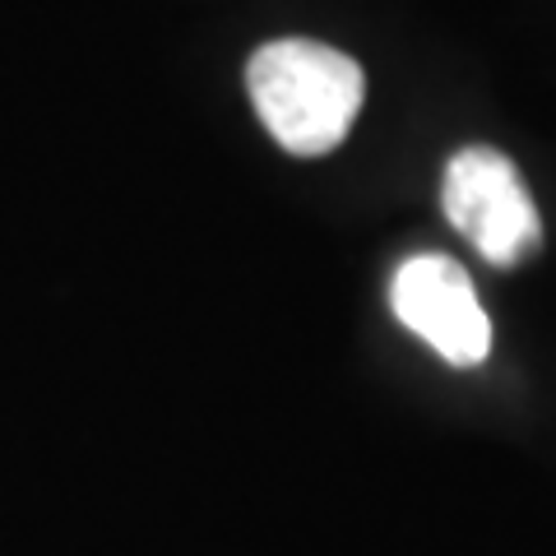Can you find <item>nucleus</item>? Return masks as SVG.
I'll return each mask as SVG.
<instances>
[{
	"label": "nucleus",
	"mask_w": 556,
	"mask_h": 556,
	"mask_svg": "<svg viewBox=\"0 0 556 556\" xmlns=\"http://www.w3.org/2000/svg\"><path fill=\"white\" fill-rule=\"evenodd\" d=\"M390 306L399 325L417 334L450 367H478L492 353V320L450 255H413L390 278Z\"/></svg>",
	"instance_id": "obj_3"
},
{
	"label": "nucleus",
	"mask_w": 556,
	"mask_h": 556,
	"mask_svg": "<svg viewBox=\"0 0 556 556\" xmlns=\"http://www.w3.org/2000/svg\"><path fill=\"white\" fill-rule=\"evenodd\" d=\"M441 204L455 232L473 241L478 255L496 269L525 265L543 241V223L529 190L519 186L515 163L486 144H468L450 159Z\"/></svg>",
	"instance_id": "obj_2"
},
{
	"label": "nucleus",
	"mask_w": 556,
	"mask_h": 556,
	"mask_svg": "<svg viewBox=\"0 0 556 556\" xmlns=\"http://www.w3.org/2000/svg\"><path fill=\"white\" fill-rule=\"evenodd\" d=\"M247 89L278 144L298 159H320L353 130L362 108V70L353 56L325 42L278 38L251 56Z\"/></svg>",
	"instance_id": "obj_1"
}]
</instances>
